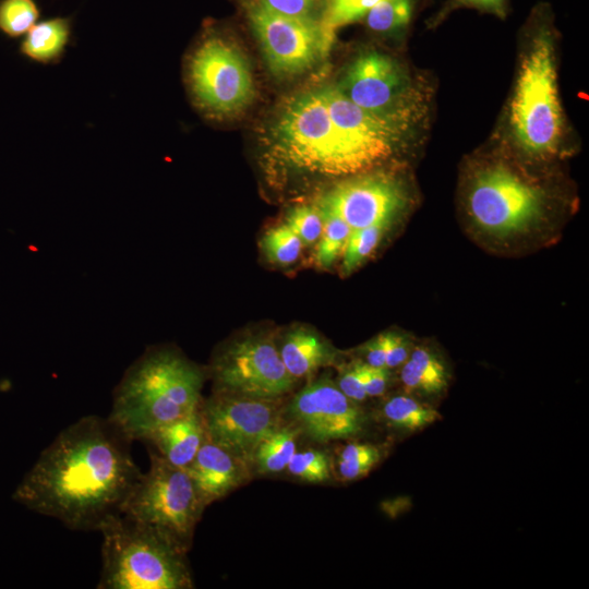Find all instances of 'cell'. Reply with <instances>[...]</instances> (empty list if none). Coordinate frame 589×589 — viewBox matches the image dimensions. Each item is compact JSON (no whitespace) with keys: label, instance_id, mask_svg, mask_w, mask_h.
Masks as SVG:
<instances>
[{"label":"cell","instance_id":"obj_1","mask_svg":"<svg viewBox=\"0 0 589 589\" xmlns=\"http://www.w3.org/2000/svg\"><path fill=\"white\" fill-rule=\"evenodd\" d=\"M131 441L106 418L85 416L40 453L14 498L76 531H98L141 476Z\"/></svg>","mask_w":589,"mask_h":589},{"label":"cell","instance_id":"obj_30","mask_svg":"<svg viewBox=\"0 0 589 589\" xmlns=\"http://www.w3.org/2000/svg\"><path fill=\"white\" fill-rule=\"evenodd\" d=\"M256 2L281 15L315 17L322 0H256Z\"/></svg>","mask_w":589,"mask_h":589},{"label":"cell","instance_id":"obj_35","mask_svg":"<svg viewBox=\"0 0 589 589\" xmlns=\"http://www.w3.org/2000/svg\"><path fill=\"white\" fill-rule=\"evenodd\" d=\"M363 381L368 396L376 397L383 395L388 384L387 368H374L364 363Z\"/></svg>","mask_w":589,"mask_h":589},{"label":"cell","instance_id":"obj_4","mask_svg":"<svg viewBox=\"0 0 589 589\" xmlns=\"http://www.w3.org/2000/svg\"><path fill=\"white\" fill-rule=\"evenodd\" d=\"M103 536L99 589H189L185 551L122 514L108 516Z\"/></svg>","mask_w":589,"mask_h":589},{"label":"cell","instance_id":"obj_36","mask_svg":"<svg viewBox=\"0 0 589 589\" xmlns=\"http://www.w3.org/2000/svg\"><path fill=\"white\" fill-rule=\"evenodd\" d=\"M366 364L374 368H386V348L384 334L371 340L364 348Z\"/></svg>","mask_w":589,"mask_h":589},{"label":"cell","instance_id":"obj_17","mask_svg":"<svg viewBox=\"0 0 589 589\" xmlns=\"http://www.w3.org/2000/svg\"><path fill=\"white\" fill-rule=\"evenodd\" d=\"M72 34L71 16H52L39 21L25 34L20 52L36 63L58 64L72 44Z\"/></svg>","mask_w":589,"mask_h":589},{"label":"cell","instance_id":"obj_3","mask_svg":"<svg viewBox=\"0 0 589 589\" xmlns=\"http://www.w3.org/2000/svg\"><path fill=\"white\" fill-rule=\"evenodd\" d=\"M204 373L171 348H151L124 372L112 395L109 422L128 440L152 432L197 410Z\"/></svg>","mask_w":589,"mask_h":589},{"label":"cell","instance_id":"obj_9","mask_svg":"<svg viewBox=\"0 0 589 589\" xmlns=\"http://www.w3.org/2000/svg\"><path fill=\"white\" fill-rule=\"evenodd\" d=\"M467 205L482 230L506 237L526 231L541 218L545 195L510 169L495 165L476 175Z\"/></svg>","mask_w":589,"mask_h":589},{"label":"cell","instance_id":"obj_21","mask_svg":"<svg viewBox=\"0 0 589 589\" xmlns=\"http://www.w3.org/2000/svg\"><path fill=\"white\" fill-rule=\"evenodd\" d=\"M382 414L390 426L409 432L420 430L442 418L437 410L406 395L389 398L383 405Z\"/></svg>","mask_w":589,"mask_h":589},{"label":"cell","instance_id":"obj_5","mask_svg":"<svg viewBox=\"0 0 589 589\" xmlns=\"http://www.w3.org/2000/svg\"><path fill=\"white\" fill-rule=\"evenodd\" d=\"M509 106V123L519 146L543 157L556 152L563 134L554 43L548 20L537 19Z\"/></svg>","mask_w":589,"mask_h":589},{"label":"cell","instance_id":"obj_24","mask_svg":"<svg viewBox=\"0 0 589 589\" xmlns=\"http://www.w3.org/2000/svg\"><path fill=\"white\" fill-rule=\"evenodd\" d=\"M39 17L35 0H0V31L9 37L25 35Z\"/></svg>","mask_w":589,"mask_h":589},{"label":"cell","instance_id":"obj_34","mask_svg":"<svg viewBox=\"0 0 589 589\" xmlns=\"http://www.w3.org/2000/svg\"><path fill=\"white\" fill-rule=\"evenodd\" d=\"M458 8H472L482 12L504 17L507 12V0H449L442 13Z\"/></svg>","mask_w":589,"mask_h":589},{"label":"cell","instance_id":"obj_2","mask_svg":"<svg viewBox=\"0 0 589 589\" xmlns=\"http://www.w3.org/2000/svg\"><path fill=\"white\" fill-rule=\"evenodd\" d=\"M264 145L267 163L285 175L348 177L385 161L332 120L318 88L281 103Z\"/></svg>","mask_w":589,"mask_h":589},{"label":"cell","instance_id":"obj_14","mask_svg":"<svg viewBox=\"0 0 589 589\" xmlns=\"http://www.w3.org/2000/svg\"><path fill=\"white\" fill-rule=\"evenodd\" d=\"M399 183L383 173L361 175L337 183L317 204L345 220L351 230L388 224L405 205Z\"/></svg>","mask_w":589,"mask_h":589},{"label":"cell","instance_id":"obj_15","mask_svg":"<svg viewBox=\"0 0 589 589\" xmlns=\"http://www.w3.org/2000/svg\"><path fill=\"white\" fill-rule=\"evenodd\" d=\"M248 461L206 438L185 470L207 506L249 479Z\"/></svg>","mask_w":589,"mask_h":589},{"label":"cell","instance_id":"obj_12","mask_svg":"<svg viewBox=\"0 0 589 589\" xmlns=\"http://www.w3.org/2000/svg\"><path fill=\"white\" fill-rule=\"evenodd\" d=\"M276 399L216 392L200 406L206 438L251 461L259 443L281 426Z\"/></svg>","mask_w":589,"mask_h":589},{"label":"cell","instance_id":"obj_10","mask_svg":"<svg viewBox=\"0 0 589 589\" xmlns=\"http://www.w3.org/2000/svg\"><path fill=\"white\" fill-rule=\"evenodd\" d=\"M247 14L267 67L277 76L302 74L329 52L335 34L321 20L281 15L256 1L249 3Z\"/></svg>","mask_w":589,"mask_h":589},{"label":"cell","instance_id":"obj_11","mask_svg":"<svg viewBox=\"0 0 589 589\" xmlns=\"http://www.w3.org/2000/svg\"><path fill=\"white\" fill-rule=\"evenodd\" d=\"M217 393L278 398L292 389L290 375L274 342L249 337L228 346L212 365Z\"/></svg>","mask_w":589,"mask_h":589},{"label":"cell","instance_id":"obj_28","mask_svg":"<svg viewBox=\"0 0 589 589\" xmlns=\"http://www.w3.org/2000/svg\"><path fill=\"white\" fill-rule=\"evenodd\" d=\"M286 469L293 477L313 483L327 481L330 474L329 459L318 449L297 450Z\"/></svg>","mask_w":589,"mask_h":589},{"label":"cell","instance_id":"obj_20","mask_svg":"<svg viewBox=\"0 0 589 589\" xmlns=\"http://www.w3.org/2000/svg\"><path fill=\"white\" fill-rule=\"evenodd\" d=\"M299 430L291 426H279L255 447L251 461L261 473H277L285 470L297 452Z\"/></svg>","mask_w":589,"mask_h":589},{"label":"cell","instance_id":"obj_6","mask_svg":"<svg viewBox=\"0 0 589 589\" xmlns=\"http://www.w3.org/2000/svg\"><path fill=\"white\" fill-rule=\"evenodd\" d=\"M149 459L148 470L132 486L120 514L188 552L206 506L185 469L151 450Z\"/></svg>","mask_w":589,"mask_h":589},{"label":"cell","instance_id":"obj_32","mask_svg":"<svg viewBox=\"0 0 589 589\" xmlns=\"http://www.w3.org/2000/svg\"><path fill=\"white\" fill-rule=\"evenodd\" d=\"M378 456L353 459H337V471L344 480H356L364 477L380 460Z\"/></svg>","mask_w":589,"mask_h":589},{"label":"cell","instance_id":"obj_31","mask_svg":"<svg viewBox=\"0 0 589 589\" xmlns=\"http://www.w3.org/2000/svg\"><path fill=\"white\" fill-rule=\"evenodd\" d=\"M363 368L364 362L360 361L348 365L340 373L339 380L337 382V386L339 387V389L348 398L356 402H360L368 397L364 388Z\"/></svg>","mask_w":589,"mask_h":589},{"label":"cell","instance_id":"obj_7","mask_svg":"<svg viewBox=\"0 0 589 589\" xmlns=\"http://www.w3.org/2000/svg\"><path fill=\"white\" fill-rule=\"evenodd\" d=\"M184 82L194 107L208 119H226L253 100L254 81L241 50L214 28H206L184 60Z\"/></svg>","mask_w":589,"mask_h":589},{"label":"cell","instance_id":"obj_26","mask_svg":"<svg viewBox=\"0 0 589 589\" xmlns=\"http://www.w3.org/2000/svg\"><path fill=\"white\" fill-rule=\"evenodd\" d=\"M262 248L268 260L288 265L296 262L300 255L302 242L286 225L269 229L262 239Z\"/></svg>","mask_w":589,"mask_h":589},{"label":"cell","instance_id":"obj_29","mask_svg":"<svg viewBox=\"0 0 589 589\" xmlns=\"http://www.w3.org/2000/svg\"><path fill=\"white\" fill-rule=\"evenodd\" d=\"M286 225L302 244H312L321 237L323 218L317 207L301 205L289 213Z\"/></svg>","mask_w":589,"mask_h":589},{"label":"cell","instance_id":"obj_18","mask_svg":"<svg viewBox=\"0 0 589 589\" xmlns=\"http://www.w3.org/2000/svg\"><path fill=\"white\" fill-rule=\"evenodd\" d=\"M279 354L287 371L296 380L311 375L335 359V352L329 346L303 328L286 335Z\"/></svg>","mask_w":589,"mask_h":589},{"label":"cell","instance_id":"obj_16","mask_svg":"<svg viewBox=\"0 0 589 589\" xmlns=\"http://www.w3.org/2000/svg\"><path fill=\"white\" fill-rule=\"evenodd\" d=\"M206 440L200 412H194L165 424L152 432L143 442L149 450L169 464L187 469Z\"/></svg>","mask_w":589,"mask_h":589},{"label":"cell","instance_id":"obj_8","mask_svg":"<svg viewBox=\"0 0 589 589\" xmlns=\"http://www.w3.org/2000/svg\"><path fill=\"white\" fill-rule=\"evenodd\" d=\"M335 86L361 109L407 128L425 109L423 94L409 74L392 57L377 51L354 59Z\"/></svg>","mask_w":589,"mask_h":589},{"label":"cell","instance_id":"obj_23","mask_svg":"<svg viewBox=\"0 0 589 589\" xmlns=\"http://www.w3.org/2000/svg\"><path fill=\"white\" fill-rule=\"evenodd\" d=\"M416 0H381L364 16L366 26L377 33L405 28L411 21Z\"/></svg>","mask_w":589,"mask_h":589},{"label":"cell","instance_id":"obj_22","mask_svg":"<svg viewBox=\"0 0 589 589\" xmlns=\"http://www.w3.org/2000/svg\"><path fill=\"white\" fill-rule=\"evenodd\" d=\"M323 230L315 252V261L320 267L330 266L346 247L351 233L348 224L337 215L321 211Z\"/></svg>","mask_w":589,"mask_h":589},{"label":"cell","instance_id":"obj_25","mask_svg":"<svg viewBox=\"0 0 589 589\" xmlns=\"http://www.w3.org/2000/svg\"><path fill=\"white\" fill-rule=\"evenodd\" d=\"M387 224L381 223L352 230L342 251V271L349 274L377 247Z\"/></svg>","mask_w":589,"mask_h":589},{"label":"cell","instance_id":"obj_33","mask_svg":"<svg viewBox=\"0 0 589 589\" xmlns=\"http://www.w3.org/2000/svg\"><path fill=\"white\" fill-rule=\"evenodd\" d=\"M384 337L386 348V368L392 369L404 364L410 354L408 341L404 337L392 333L384 334Z\"/></svg>","mask_w":589,"mask_h":589},{"label":"cell","instance_id":"obj_13","mask_svg":"<svg viewBox=\"0 0 589 589\" xmlns=\"http://www.w3.org/2000/svg\"><path fill=\"white\" fill-rule=\"evenodd\" d=\"M293 426L310 440L326 443L359 435L365 417L329 377H320L303 387L288 405Z\"/></svg>","mask_w":589,"mask_h":589},{"label":"cell","instance_id":"obj_27","mask_svg":"<svg viewBox=\"0 0 589 589\" xmlns=\"http://www.w3.org/2000/svg\"><path fill=\"white\" fill-rule=\"evenodd\" d=\"M381 0H325L321 19L327 31L335 34L336 29L356 22Z\"/></svg>","mask_w":589,"mask_h":589},{"label":"cell","instance_id":"obj_19","mask_svg":"<svg viewBox=\"0 0 589 589\" xmlns=\"http://www.w3.org/2000/svg\"><path fill=\"white\" fill-rule=\"evenodd\" d=\"M400 380L408 392L436 394L446 387L447 373L430 350L418 347L404 362Z\"/></svg>","mask_w":589,"mask_h":589}]
</instances>
